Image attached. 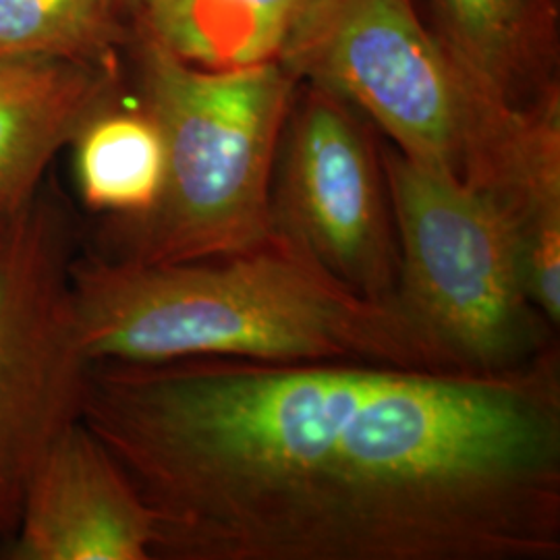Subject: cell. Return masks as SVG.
<instances>
[{
	"mask_svg": "<svg viewBox=\"0 0 560 560\" xmlns=\"http://www.w3.org/2000/svg\"><path fill=\"white\" fill-rule=\"evenodd\" d=\"M154 559L559 560V342L502 372L92 361Z\"/></svg>",
	"mask_w": 560,
	"mask_h": 560,
	"instance_id": "cell-1",
	"label": "cell"
},
{
	"mask_svg": "<svg viewBox=\"0 0 560 560\" xmlns=\"http://www.w3.org/2000/svg\"><path fill=\"white\" fill-rule=\"evenodd\" d=\"M92 361L237 358L453 370L397 303L365 300L293 241L180 264L113 260L81 247L71 268Z\"/></svg>",
	"mask_w": 560,
	"mask_h": 560,
	"instance_id": "cell-2",
	"label": "cell"
},
{
	"mask_svg": "<svg viewBox=\"0 0 560 560\" xmlns=\"http://www.w3.org/2000/svg\"><path fill=\"white\" fill-rule=\"evenodd\" d=\"M279 62L353 104L411 161L499 201L521 235L560 226V104L521 113L486 94L413 0H318Z\"/></svg>",
	"mask_w": 560,
	"mask_h": 560,
	"instance_id": "cell-3",
	"label": "cell"
},
{
	"mask_svg": "<svg viewBox=\"0 0 560 560\" xmlns=\"http://www.w3.org/2000/svg\"><path fill=\"white\" fill-rule=\"evenodd\" d=\"M141 108L164 143V180L140 217H104L83 245L113 260L180 264L272 237V171L300 80L279 60L206 69L138 36Z\"/></svg>",
	"mask_w": 560,
	"mask_h": 560,
	"instance_id": "cell-4",
	"label": "cell"
},
{
	"mask_svg": "<svg viewBox=\"0 0 560 560\" xmlns=\"http://www.w3.org/2000/svg\"><path fill=\"white\" fill-rule=\"evenodd\" d=\"M399 245L395 303L453 370L502 372L559 342L527 293L501 203L382 141Z\"/></svg>",
	"mask_w": 560,
	"mask_h": 560,
	"instance_id": "cell-5",
	"label": "cell"
},
{
	"mask_svg": "<svg viewBox=\"0 0 560 560\" xmlns=\"http://www.w3.org/2000/svg\"><path fill=\"white\" fill-rule=\"evenodd\" d=\"M85 233L40 191L0 214V541H9L42 457L81 420L88 358L71 268Z\"/></svg>",
	"mask_w": 560,
	"mask_h": 560,
	"instance_id": "cell-6",
	"label": "cell"
},
{
	"mask_svg": "<svg viewBox=\"0 0 560 560\" xmlns=\"http://www.w3.org/2000/svg\"><path fill=\"white\" fill-rule=\"evenodd\" d=\"M382 136L360 110L300 81L272 171V226L365 300L395 303L399 245Z\"/></svg>",
	"mask_w": 560,
	"mask_h": 560,
	"instance_id": "cell-7",
	"label": "cell"
},
{
	"mask_svg": "<svg viewBox=\"0 0 560 560\" xmlns=\"http://www.w3.org/2000/svg\"><path fill=\"white\" fill-rule=\"evenodd\" d=\"M156 523L140 492L83 421L42 457L9 540L15 560H154Z\"/></svg>",
	"mask_w": 560,
	"mask_h": 560,
	"instance_id": "cell-8",
	"label": "cell"
},
{
	"mask_svg": "<svg viewBox=\"0 0 560 560\" xmlns=\"http://www.w3.org/2000/svg\"><path fill=\"white\" fill-rule=\"evenodd\" d=\"M469 78L504 106L560 104V0H413Z\"/></svg>",
	"mask_w": 560,
	"mask_h": 560,
	"instance_id": "cell-9",
	"label": "cell"
},
{
	"mask_svg": "<svg viewBox=\"0 0 560 560\" xmlns=\"http://www.w3.org/2000/svg\"><path fill=\"white\" fill-rule=\"evenodd\" d=\"M113 67L78 60H0V214L32 200L50 162L113 106Z\"/></svg>",
	"mask_w": 560,
	"mask_h": 560,
	"instance_id": "cell-10",
	"label": "cell"
},
{
	"mask_svg": "<svg viewBox=\"0 0 560 560\" xmlns=\"http://www.w3.org/2000/svg\"><path fill=\"white\" fill-rule=\"evenodd\" d=\"M318 0H136L138 36L206 69L279 60Z\"/></svg>",
	"mask_w": 560,
	"mask_h": 560,
	"instance_id": "cell-11",
	"label": "cell"
},
{
	"mask_svg": "<svg viewBox=\"0 0 560 560\" xmlns=\"http://www.w3.org/2000/svg\"><path fill=\"white\" fill-rule=\"evenodd\" d=\"M75 168L83 203L104 217H140L161 196L164 143L143 108H104L81 129Z\"/></svg>",
	"mask_w": 560,
	"mask_h": 560,
	"instance_id": "cell-12",
	"label": "cell"
},
{
	"mask_svg": "<svg viewBox=\"0 0 560 560\" xmlns=\"http://www.w3.org/2000/svg\"><path fill=\"white\" fill-rule=\"evenodd\" d=\"M125 18L115 0H0V60H78L113 67Z\"/></svg>",
	"mask_w": 560,
	"mask_h": 560,
	"instance_id": "cell-13",
	"label": "cell"
},
{
	"mask_svg": "<svg viewBox=\"0 0 560 560\" xmlns=\"http://www.w3.org/2000/svg\"><path fill=\"white\" fill-rule=\"evenodd\" d=\"M115 4L119 7L125 15H133V4H136V0H115Z\"/></svg>",
	"mask_w": 560,
	"mask_h": 560,
	"instance_id": "cell-14",
	"label": "cell"
}]
</instances>
